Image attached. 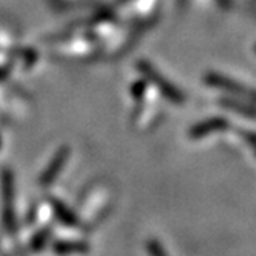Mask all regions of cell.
I'll return each mask as SVG.
<instances>
[{
    "label": "cell",
    "mask_w": 256,
    "mask_h": 256,
    "mask_svg": "<svg viewBox=\"0 0 256 256\" xmlns=\"http://www.w3.org/2000/svg\"><path fill=\"white\" fill-rule=\"evenodd\" d=\"M2 202H4V226L8 232H12L16 230L14 179H12V173L8 168L2 172Z\"/></svg>",
    "instance_id": "2"
},
{
    "label": "cell",
    "mask_w": 256,
    "mask_h": 256,
    "mask_svg": "<svg viewBox=\"0 0 256 256\" xmlns=\"http://www.w3.org/2000/svg\"><path fill=\"white\" fill-rule=\"evenodd\" d=\"M227 126H228V124H227L226 119H222V118H213V119H207L204 122L196 124L194 126H192V130H190L188 134H190L192 139H200V138L208 136L213 132L224 130V128H227Z\"/></svg>",
    "instance_id": "4"
},
{
    "label": "cell",
    "mask_w": 256,
    "mask_h": 256,
    "mask_svg": "<svg viewBox=\"0 0 256 256\" xmlns=\"http://www.w3.org/2000/svg\"><path fill=\"white\" fill-rule=\"evenodd\" d=\"M54 252L58 254H74V253H86L90 250L88 244L82 241H59L54 244Z\"/></svg>",
    "instance_id": "7"
},
{
    "label": "cell",
    "mask_w": 256,
    "mask_h": 256,
    "mask_svg": "<svg viewBox=\"0 0 256 256\" xmlns=\"http://www.w3.org/2000/svg\"><path fill=\"white\" fill-rule=\"evenodd\" d=\"M46 240H48V233H46V232L39 233V234L36 236L34 240H32V248H34V250L42 248V247H44V244L46 242Z\"/></svg>",
    "instance_id": "9"
},
{
    "label": "cell",
    "mask_w": 256,
    "mask_h": 256,
    "mask_svg": "<svg viewBox=\"0 0 256 256\" xmlns=\"http://www.w3.org/2000/svg\"><path fill=\"white\" fill-rule=\"evenodd\" d=\"M206 82H207L208 85H213V86H216V88H222V90H226V91H232V93H236V94L248 96V98L252 96V91H250V90H246V88L240 86L238 84H234V82H232V80H228V79H224V78H221V76L208 74V76L206 78Z\"/></svg>",
    "instance_id": "6"
},
{
    "label": "cell",
    "mask_w": 256,
    "mask_h": 256,
    "mask_svg": "<svg viewBox=\"0 0 256 256\" xmlns=\"http://www.w3.org/2000/svg\"><path fill=\"white\" fill-rule=\"evenodd\" d=\"M144 91H145L144 84H139V88H138V84H134V86H133V96H134L136 99H140V98H142Z\"/></svg>",
    "instance_id": "10"
},
{
    "label": "cell",
    "mask_w": 256,
    "mask_h": 256,
    "mask_svg": "<svg viewBox=\"0 0 256 256\" xmlns=\"http://www.w3.org/2000/svg\"><path fill=\"white\" fill-rule=\"evenodd\" d=\"M50 202L54 208V214L58 216V219L60 222H64L65 226H70V227H76L79 226V218L74 212H71V208H68L62 200L56 199V198H51Z\"/></svg>",
    "instance_id": "5"
},
{
    "label": "cell",
    "mask_w": 256,
    "mask_h": 256,
    "mask_svg": "<svg viewBox=\"0 0 256 256\" xmlns=\"http://www.w3.org/2000/svg\"><path fill=\"white\" fill-rule=\"evenodd\" d=\"M147 252L150 253V256H168L166 250H164V247L160 246V242L156 240L147 241Z\"/></svg>",
    "instance_id": "8"
},
{
    "label": "cell",
    "mask_w": 256,
    "mask_h": 256,
    "mask_svg": "<svg viewBox=\"0 0 256 256\" xmlns=\"http://www.w3.org/2000/svg\"><path fill=\"white\" fill-rule=\"evenodd\" d=\"M138 68H139V71L142 72V74L145 76V79H148L170 102L178 104V105L186 102L184 93H182L179 88H176L170 80H167L166 78H164L152 64L145 62V60H140V62H138Z\"/></svg>",
    "instance_id": "1"
},
{
    "label": "cell",
    "mask_w": 256,
    "mask_h": 256,
    "mask_svg": "<svg viewBox=\"0 0 256 256\" xmlns=\"http://www.w3.org/2000/svg\"><path fill=\"white\" fill-rule=\"evenodd\" d=\"M70 158V148L66 147V145H64V147H60L56 154L52 156L51 162L46 166V168L44 170V173L40 174L39 178V184L42 187H50L54 180L58 179V176L60 174L62 168L65 167V164Z\"/></svg>",
    "instance_id": "3"
}]
</instances>
